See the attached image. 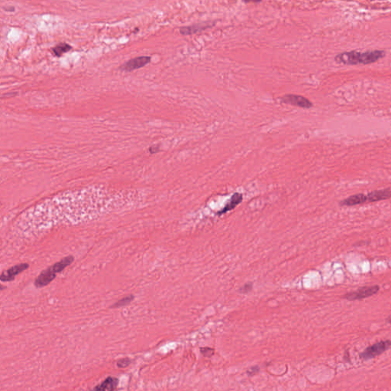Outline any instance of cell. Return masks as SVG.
<instances>
[{
	"label": "cell",
	"mask_w": 391,
	"mask_h": 391,
	"mask_svg": "<svg viewBox=\"0 0 391 391\" xmlns=\"http://www.w3.org/2000/svg\"><path fill=\"white\" fill-rule=\"evenodd\" d=\"M380 287L378 285L365 286L360 287L358 290L349 292L341 296V298L348 301H355V300H362L364 299L369 298L375 295L379 292Z\"/></svg>",
	"instance_id": "3"
},
{
	"label": "cell",
	"mask_w": 391,
	"mask_h": 391,
	"mask_svg": "<svg viewBox=\"0 0 391 391\" xmlns=\"http://www.w3.org/2000/svg\"><path fill=\"white\" fill-rule=\"evenodd\" d=\"M211 22H203V23L196 24V25H190V26L182 27L180 28V33L183 35H191L197 33L199 32L206 30L207 28L212 27Z\"/></svg>",
	"instance_id": "10"
},
{
	"label": "cell",
	"mask_w": 391,
	"mask_h": 391,
	"mask_svg": "<svg viewBox=\"0 0 391 391\" xmlns=\"http://www.w3.org/2000/svg\"><path fill=\"white\" fill-rule=\"evenodd\" d=\"M259 371H260V368H259V366L252 367L250 369L248 370L247 374L249 376H253V375L259 373Z\"/></svg>",
	"instance_id": "18"
},
{
	"label": "cell",
	"mask_w": 391,
	"mask_h": 391,
	"mask_svg": "<svg viewBox=\"0 0 391 391\" xmlns=\"http://www.w3.org/2000/svg\"><path fill=\"white\" fill-rule=\"evenodd\" d=\"M150 62H151V57H137V58H133V59H131L129 62H126L124 65L120 66V69L123 70V71H132V70L143 67V66L149 64Z\"/></svg>",
	"instance_id": "5"
},
{
	"label": "cell",
	"mask_w": 391,
	"mask_h": 391,
	"mask_svg": "<svg viewBox=\"0 0 391 391\" xmlns=\"http://www.w3.org/2000/svg\"><path fill=\"white\" fill-rule=\"evenodd\" d=\"M134 297L133 295L127 296L124 298L121 299L119 301L116 302L112 306L111 308H120V307H125V306L129 305L131 304V302L134 300Z\"/></svg>",
	"instance_id": "15"
},
{
	"label": "cell",
	"mask_w": 391,
	"mask_h": 391,
	"mask_svg": "<svg viewBox=\"0 0 391 391\" xmlns=\"http://www.w3.org/2000/svg\"><path fill=\"white\" fill-rule=\"evenodd\" d=\"M366 203H368L366 194H357L350 196L340 201L339 206L342 207H351V206H359Z\"/></svg>",
	"instance_id": "8"
},
{
	"label": "cell",
	"mask_w": 391,
	"mask_h": 391,
	"mask_svg": "<svg viewBox=\"0 0 391 391\" xmlns=\"http://www.w3.org/2000/svg\"><path fill=\"white\" fill-rule=\"evenodd\" d=\"M243 196L239 193H236L232 195L231 197L230 201L226 204V206L223 209H221L219 212H218V215H222V214L226 213L229 211L232 210L234 208L237 206L239 203L242 201Z\"/></svg>",
	"instance_id": "12"
},
{
	"label": "cell",
	"mask_w": 391,
	"mask_h": 391,
	"mask_svg": "<svg viewBox=\"0 0 391 391\" xmlns=\"http://www.w3.org/2000/svg\"><path fill=\"white\" fill-rule=\"evenodd\" d=\"M70 50H71V46L66 43H60L52 48V52H53L54 55L58 57V58L62 56L64 54L70 52Z\"/></svg>",
	"instance_id": "14"
},
{
	"label": "cell",
	"mask_w": 391,
	"mask_h": 391,
	"mask_svg": "<svg viewBox=\"0 0 391 391\" xmlns=\"http://www.w3.org/2000/svg\"><path fill=\"white\" fill-rule=\"evenodd\" d=\"M252 288V284H251V283H247V284H246V285L244 286V287L241 289V292H242V293H247V292L250 291Z\"/></svg>",
	"instance_id": "19"
},
{
	"label": "cell",
	"mask_w": 391,
	"mask_h": 391,
	"mask_svg": "<svg viewBox=\"0 0 391 391\" xmlns=\"http://www.w3.org/2000/svg\"><path fill=\"white\" fill-rule=\"evenodd\" d=\"M366 195L367 198H368V203L387 200V199L391 198V188L371 191Z\"/></svg>",
	"instance_id": "9"
},
{
	"label": "cell",
	"mask_w": 391,
	"mask_h": 391,
	"mask_svg": "<svg viewBox=\"0 0 391 391\" xmlns=\"http://www.w3.org/2000/svg\"><path fill=\"white\" fill-rule=\"evenodd\" d=\"M385 56V52L381 50L368 51V52H344L339 54L335 58L337 63L347 65H368L375 63Z\"/></svg>",
	"instance_id": "1"
},
{
	"label": "cell",
	"mask_w": 391,
	"mask_h": 391,
	"mask_svg": "<svg viewBox=\"0 0 391 391\" xmlns=\"http://www.w3.org/2000/svg\"><path fill=\"white\" fill-rule=\"evenodd\" d=\"M131 360L129 358H124L123 359L119 360L117 361V366L120 368H127L129 365H131Z\"/></svg>",
	"instance_id": "17"
},
{
	"label": "cell",
	"mask_w": 391,
	"mask_h": 391,
	"mask_svg": "<svg viewBox=\"0 0 391 391\" xmlns=\"http://www.w3.org/2000/svg\"><path fill=\"white\" fill-rule=\"evenodd\" d=\"M280 99L283 103L297 106L300 108L310 109L313 106V103L307 98L299 95L287 94L282 96Z\"/></svg>",
	"instance_id": "4"
},
{
	"label": "cell",
	"mask_w": 391,
	"mask_h": 391,
	"mask_svg": "<svg viewBox=\"0 0 391 391\" xmlns=\"http://www.w3.org/2000/svg\"><path fill=\"white\" fill-rule=\"evenodd\" d=\"M159 150V146L158 145L151 146V148H149V151L151 152V154H155V153L158 152Z\"/></svg>",
	"instance_id": "20"
},
{
	"label": "cell",
	"mask_w": 391,
	"mask_h": 391,
	"mask_svg": "<svg viewBox=\"0 0 391 391\" xmlns=\"http://www.w3.org/2000/svg\"><path fill=\"white\" fill-rule=\"evenodd\" d=\"M119 385L118 378L108 377L100 385L95 387L92 391H115Z\"/></svg>",
	"instance_id": "11"
},
{
	"label": "cell",
	"mask_w": 391,
	"mask_h": 391,
	"mask_svg": "<svg viewBox=\"0 0 391 391\" xmlns=\"http://www.w3.org/2000/svg\"><path fill=\"white\" fill-rule=\"evenodd\" d=\"M390 348H391V340H382L367 347L360 353L359 357L362 361H369L385 353V351H388Z\"/></svg>",
	"instance_id": "2"
},
{
	"label": "cell",
	"mask_w": 391,
	"mask_h": 391,
	"mask_svg": "<svg viewBox=\"0 0 391 391\" xmlns=\"http://www.w3.org/2000/svg\"><path fill=\"white\" fill-rule=\"evenodd\" d=\"M74 261L73 256H69L66 257L64 258L62 260L54 263L53 265L51 266L52 268L53 269L54 271L56 273H61L63 271L67 266H70Z\"/></svg>",
	"instance_id": "13"
},
{
	"label": "cell",
	"mask_w": 391,
	"mask_h": 391,
	"mask_svg": "<svg viewBox=\"0 0 391 391\" xmlns=\"http://www.w3.org/2000/svg\"><path fill=\"white\" fill-rule=\"evenodd\" d=\"M200 352L204 357L210 358L214 355L215 350L213 348H209V347H202L200 348Z\"/></svg>",
	"instance_id": "16"
},
{
	"label": "cell",
	"mask_w": 391,
	"mask_h": 391,
	"mask_svg": "<svg viewBox=\"0 0 391 391\" xmlns=\"http://www.w3.org/2000/svg\"><path fill=\"white\" fill-rule=\"evenodd\" d=\"M56 276L57 273L54 271L52 267H48V268L44 270L38 275V277L35 279L34 284H35L37 288H42V287H46L51 282L55 280Z\"/></svg>",
	"instance_id": "7"
},
{
	"label": "cell",
	"mask_w": 391,
	"mask_h": 391,
	"mask_svg": "<svg viewBox=\"0 0 391 391\" xmlns=\"http://www.w3.org/2000/svg\"><path fill=\"white\" fill-rule=\"evenodd\" d=\"M28 267H29L28 263H22L17 264V265L2 272V274L0 276V280L2 282L12 281L17 275L26 270Z\"/></svg>",
	"instance_id": "6"
},
{
	"label": "cell",
	"mask_w": 391,
	"mask_h": 391,
	"mask_svg": "<svg viewBox=\"0 0 391 391\" xmlns=\"http://www.w3.org/2000/svg\"><path fill=\"white\" fill-rule=\"evenodd\" d=\"M386 322L388 324H391V315H390L389 317L386 319Z\"/></svg>",
	"instance_id": "21"
}]
</instances>
